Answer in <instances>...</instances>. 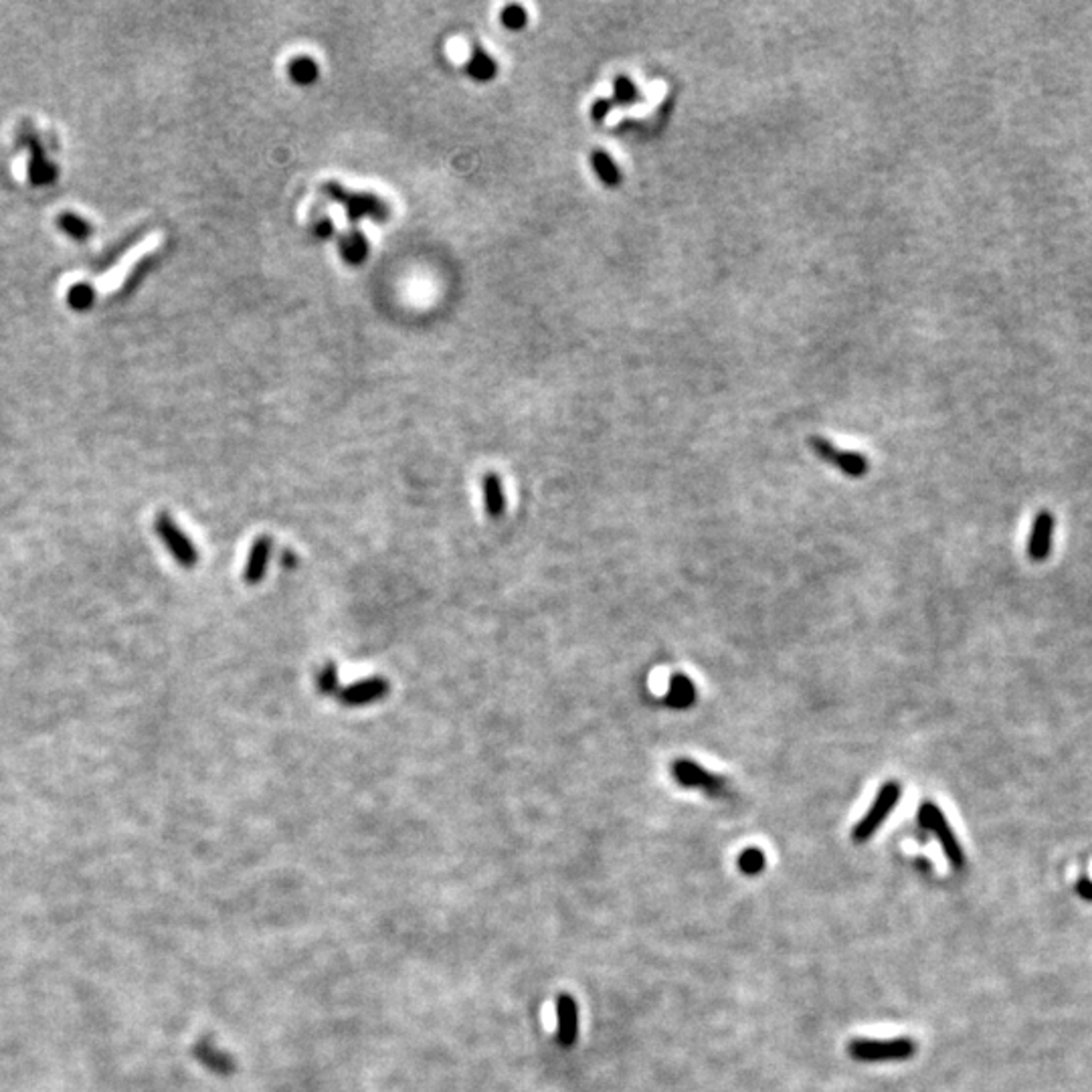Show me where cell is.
<instances>
[{
  "label": "cell",
  "mask_w": 1092,
  "mask_h": 1092,
  "mask_svg": "<svg viewBox=\"0 0 1092 1092\" xmlns=\"http://www.w3.org/2000/svg\"><path fill=\"white\" fill-rule=\"evenodd\" d=\"M324 193H326L330 201L345 206L352 227H356V223L363 219L386 221L391 216V206L386 205L381 196H376L373 193L348 191V188H345L338 183L324 185Z\"/></svg>",
  "instance_id": "1"
},
{
  "label": "cell",
  "mask_w": 1092,
  "mask_h": 1092,
  "mask_svg": "<svg viewBox=\"0 0 1092 1092\" xmlns=\"http://www.w3.org/2000/svg\"><path fill=\"white\" fill-rule=\"evenodd\" d=\"M847 1054L856 1062H902L917 1054L913 1037H895V1040H852Z\"/></svg>",
  "instance_id": "2"
},
{
  "label": "cell",
  "mask_w": 1092,
  "mask_h": 1092,
  "mask_svg": "<svg viewBox=\"0 0 1092 1092\" xmlns=\"http://www.w3.org/2000/svg\"><path fill=\"white\" fill-rule=\"evenodd\" d=\"M900 796H902V787H900V783H897V781H888V783H884V785H882L880 791H878V796H877V799H874V803H872L870 809H868V814H866V816H864V817L858 821V824L854 826L852 839H854L856 844H864V842H868V839H870L874 834L878 832L880 826L884 824V821H887V817H888V816L892 814V811H895V807L898 806Z\"/></svg>",
  "instance_id": "3"
},
{
  "label": "cell",
  "mask_w": 1092,
  "mask_h": 1092,
  "mask_svg": "<svg viewBox=\"0 0 1092 1092\" xmlns=\"http://www.w3.org/2000/svg\"><path fill=\"white\" fill-rule=\"evenodd\" d=\"M918 821H920V826L928 829V832H931L938 839V844H941L947 860H949L953 868L961 870L965 866L963 847L959 844V839H957L953 827L949 826V821H947V817L943 816V811L938 809L933 801H925L918 809Z\"/></svg>",
  "instance_id": "4"
},
{
  "label": "cell",
  "mask_w": 1092,
  "mask_h": 1092,
  "mask_svg": "<svg viewBox=\"0 0 1092 1092\" xmlns=\"http://www.w3.org/2000/svg\"><path fill=\"white\" fill-rule=\"evenodd\" d=\"M672 777L688 789H700L710 797H725L728 783L722 775L710 773L692 759H676L672 763Z\"/></svg>",
  "instance_id": "5"
},
{
  "label": "cell",
  "mask_w": 1092,
  "mask_h": 1092,
  "mask_svg": "<svg viewBox=\"0 0 1092 1092\" xmlns=\"http://www.w3.org/2000/svg\"><path fill=\"white\" fill-rule=\"evenodd\" d=\"M155 528H156V535L160 536L162 543L166 545L168 553L175 556V561L178 565H183L185 568L196 566V563H198L196 546L193 545V540L185 535V530L176 525L168 512L158 514Z\"/></svg>",
  "instance_id": "6"
},
{
  "label": "cell",
  "mask_w": 1092,
  "mask_h": 1092,
  "mask_svg": "<svg viewBox=\"0 0 1092 1092\" xmlns=\"http://www.w3.org/2000/svg\"><path fill=\"white\" fill-rule=\"evenodd\" d=\"M389 692H391V682L386 680L385 676H371V678H365V680L346 686V688H340L336 698L342 706L360 708V706H368V704L383 700Z\"/></svg>",
  "instance_id": "7"
},
{
  "label": "cell",
  "mask_w": 1092,
  "mask_h": 1092,
  "mask_svg": "<svg viewBox=\"0 0 1092 1092\" xmlns=\"http://www.w3.org/2000/svg\"><path fill=\"white\" fill-rule=\"evenodd\" d=\"M811 446H814L816 454L826 459V462L834 464L836 467L842 469L844 474L852 476V477H862L866 472H868V459L864 456L856 454V451H839L836 449L832 444H827L826 439H811Z\"/></svg>",
  "instance_id": "8"
},
{
  "label": "cell",
  "mask_w": 1092,
  "mask_h": 1092,
  "mask_svg": "<svg viewBox=\"0 0 1092 1092\" xmlns=\"http://www.w3.org/2000/svg\"><path fill=\"white\" fill-rule=\"evenodd\" d=\"M556 1019V1042L561 1044L563 1048H571V1046H575L576 1037H579V1007H576V1001L573 996H558Z\"/></svg>",
  "instance_id": "9"
},
{
  "label": "cell",
  "mask_w": 1092,
  "mask_h": 1092,
  "mask_svg": "<svg viewBox=\"0 0 1092 1092\" xmlns=\"http://www.w3.org/2000/svg\"><path fill=\"white\" fill-rule=\"evenodd\" d=\"M1054 516L1050 512H1040L1034 520L1030 543H1027V555L1032 561H1046L1052 548V535H1054Z\"/></svg>",
  "instance_id": "10"
},
{
  "label": "cell",
  "mask_w": 1092,
  "mask_h": 1092,
  "mask_svg": "<svg viewBox=\"0 0 1092 1092\" xmlns=\"http://www.w3.org/2000/svg\"><path fill=\"white\" fill-rule=\"evenodd\" d=\"M272 548L274 543L269 536H259L255 538V543L251 545L245 571H243V579H245L247 585H257L264 579L269 565V556H272Z\"/></svg>",
  "instance_id": "11"
},
{
  "label": "cell",
  "mask_w": 1092,
  "mask_h": 1092,
  "mask_svg": "<svg viewBox=\"0 0 1092 1092\" xmlns=\"http://www.w3.org/2000/svg\"><path fill=\"white\" fill-rule=\"evenodd\" d=\"M482 496H484V508L488 512L490 518H500L504 516V512H506V490H504V482L498 474H486L482 477Z\"/></svg>",
  "instance_id": "12"
},
{
  "label": "cell",
  "mask_w": 1092,
  "mask_h": 1092,
  "mask_svg": "<svg viewBox=\"0 0 1092 1092\" xmlns=\"http://www.w3.org/2000/svg\"><path fill=\"white\" fill-rule=\"evenodd\" d=\"M195 1056L205 1064L206 1068L216 1072V1074H223V1077H227V1074H233L235 1068H237V1064H235V1060L231 1058L229 1054H225L219 1048H215V1046L211 1042H206V1040H203L201 1044L196 1046Z\"/></svg>",
  "instance_id": "13"
},
{
  "label": "cell",
  "mask_w": 1092,
  "mask_h": 1092,
  "mask_svg": "<svg viewBox=\"0 0 1092 1092\" xmlns=\"http://www.w3.org/2000/svg\"><path fill=\"white\" fill-rule=\"evenodd\" d=\"M696 686L684 674H674L670 680V690L666 694V704L670 708H688L696 702Z\"/></svg>",
  "instance_id": "14"
},
{
  "label": "cell",
  "mask_w": 1092,
  "mask_h": 1092,
  "mask_svg": "<svg viewBox=\"0 0 1092 1092\" xmlns=\"http://www.w3.org/2000/svg\"><path fill=\"white\" fill-rule=\"evenodd\" d=\"M338 249H340V254H342V257H345L346 264H350V265L363 264V261L368 255V251H371V247H368V241H366V237L363 235V231L356 229V227H350L348 233L342 235L340 243H338Z\"/></svg>",
  "instance_id": "15"
},
{
  "label": "cell",
  "mask_w": 1092,
  "mask_h": 1092,
  "mask_svg": "<svg viewBox=\"0 0 1092 1092\" xmlns=\"http://www.w3.org/2000/svg\"><path fill=\"white\" fill-rule=\"evenodd\" d=\"M466 71H467V75H472L476 81H490L496 74H498V65H496V61L490 57L488 51L480 47V45H476L472 51V57L467 59Z\"/></svg>",
  "instance_id": "16"
},
{
  "label": "cell",
  "mask_w": 1092,
  "mask_h": 1092,
  "mask_svg": "<svg viewBox=\"0 0 1092 1092\" xmlns=\"http://www.w3.org/2000/svg\"><path fill=\"white\" fill-rule=\"evenodd\" d=\"M287 74H290V77L296 81V84L308 85L318 79L320 71L312 57L302 55V57H296L294 61H290V65H287Z\"/></svg>",
  "instance_id": "17"
},
{
  "label": "cell",
  "mask_w": 1092,
  "mask_h": 1092,
  "mask_svg": "<svg viewBox=\"0 0 1092 1092\" xmlns=\"http://www.w3.org/2000/svg\"><path fill=\"white\" fill-rule=\"evenodd\" d=\"M736 864H738V870L746 874V877H756V874H761L766 866L765 852L759 850V847H748V850L741 852V856H738Z\"/></svg>",
  "instance_id": "18"
},
{
  "label": "cell",
  "mask_w": 1092,
  "mask_h": 1092,
  "mask_svg": "<svg viewBox=\"0 0 1092 1092\" xmlns=\"http://www.w3.org/2000/svg\"><path fill=\"white\" fill-rule=\"evenodd\" d=\"M316 688H318L322 694H338L340 680H338V666L336 664L326 662L320 667L318 676H316Z\"/></svg>",
  "instance_id": "19"
},
{
  "label": "cell",
  "mask_w": 1092,
  "mask_h": 1092,
  "mask_svg": "<svg viewBox=\"0 0 1092 1092\" xmlns=\"http://www.w3.org/2000/svg\"><path fill=\"white\" fill-rule=\"evenodd\" d=\"M593 166L597 170V175L605 180L607 185H616L617 183V168L613 165L611 158L605 155V152H595L593 155Z\"/></svg>",
  "instance_id": "20"
},
{
  "label": "cell",
  "mask_w": 1092,
  "mask_h": 1092,
  "mask_svg": "<svg viewBox=\"0 0 1092 1092\" xmlns=\"http://www.w3.org/2000/svg\"><path fill=\"white\" fill-rule=\"evenodd\" d=\"M500 19H502V23H504V25L508 26V29H514V31H516V29H522V26L526 25V21H528V15H526V11H525V8H522V6H518V5H510V6L504 8L502 15H500Z\"/></svg>",
  "instance_id": "21"
},
{
  "label": "cell",
  "mask_w": 1092,
  "mask_h": 1092,
  "mask_svg": "<svg viewBox=\"0 0 1092 1092\" xmlns=\"http://www.w3.org/2000/svg\"><path fill=\"white\" fill-rule=\"evenodd\" d=\"M334 231V225L328 219V216H324V219L316 221V233H318V237H330Z\"/></svg>",
  "instance_id": "22"
},
{
  "label": "cell",
  "mask_w": 1092,
  "mask_h": 1092,
  "mask_svg": "<svg viewBox=\"0 0 1092 1092\" xmlns=\"http://www.w3.org/2000/svg\"><path fill=\"white\" fill-rule=\"evenodd\" d=\"M1078 895L1087 900H1092V880L1088 878H1080L1078 880Z\"/></svg>",
  "instance_id": "23"
}]
</instances>
